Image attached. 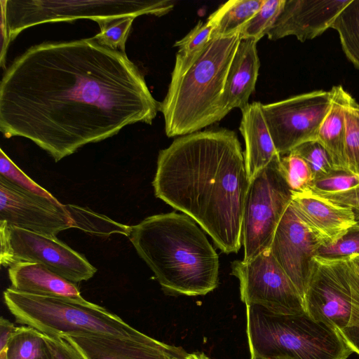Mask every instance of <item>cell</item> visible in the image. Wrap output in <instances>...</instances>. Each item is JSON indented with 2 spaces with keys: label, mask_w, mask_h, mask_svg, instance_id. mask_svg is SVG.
Here are the masks:
<instances>
[{
  "label": "cell",
  "mask_w": 359,
  "mask_h": 359,
  "mask_svg": "<svg viewBox=\"0 0 359 359\" xmlns=\"http://www.w3.org/2000/svg\"><path fill=\"white\" fill-rule=\"evenodd\" d=\"M160 103L125 52L93 38L32 46L0 84V130L30 140L55 162L138 122Z\"/></svg>",
  "instance_id": "obj_1"
},
{
  "label": "cell",
  "mask_w": 359,
  "mask_h": 359,
  "mask_svg": "<svg viewBox=\"0 0 359 359\" xmlns=\"http://www.w3.org/2000/svg\"><path fill=\"white\" fill-rule=\"evenodd\" d=\"M152 184L157 198L192 218L222 252H238L249 178L235 132L176 138L159 151Z\"/></svg>",
  "instance_id": "obj_2"
},
{
  "label": "cell",
  "mask_w": 359,
  "mask_h": 359,
  "mask_svg": "<svg viewBox=\"0 0 359 359\" xmlns=\"http://www.w3.org/2000/svg\"><path fill=\"white\" fill-rule=\"evenodd\" d=\"M128 236L165 292L198 296L217 287V253L188 215L172 212L148 217L131 226Z\"/></svg>",
  "instance_id": "obj_3"
},
{
  "label": "cell",
  "mask_w": 359,
  "mask_h": 359,
  "mask_svg": "<svg viewBox=\"0 0 359 359\" xmlns=\"http://www.w3.org/2000/svg\"><path fill=\"white\" fill-rule=\"evenodd\" d=\"M240 40V33L215 37L191 53H177L168 92L159 106L168 137L198 132L228 114L224 90Z\"/></svg>",
  "instance_id": "obj_4"
},
{
  "label": "cell",
  "mask_w": 359,
  "mask_h": 359,
  "mask_svg": "<svg viewBox=\"0 0 359 359\" xmlns=\"http://www.w3.org/2000/svg\"><path fill=\"white\" fill-rule=\"evenodd\" d=\"M246 323L250 359H346L353 352L338 330L306 313L247 305Z\"/></svg>",
  "instance_id": "obj_5"
},
{
  "label": "cell",
  "mask_w": 359,
  "mask_h": 359,
  "mask_svg": "<svg viewBox=\"0 0 359 359\" xmlns=\"http://www.w3.org/2000/svg\"><path fill=\"white\" fill-rule=\"evenodd\" d=\"M4 299L17 323L43 334L110 335L140 341L151 339L117 315L88 301L32 294L11 287L4 292Z\"/></svg>",
  "instance_id": "obj_6"
},
{
  "label": "cell",
  "mask_w": 359,
  "mask_h": 359,
  "mask_svg": "<svg viewBox=\"0 0 359 359\" xmlns=\"http://www.w3.org/2000/svg\"><path fill=\"white\" fill-rule=\"evenodd\" d=\"M10 41L25 29L48 22L102 20L142 15L163 16L174 7L171 0L15 1L1 0Z\"/></svg>",
  "instance_id": "obj_7"
},
{
  "label": "cell",
  "mask_w": 359,
  "mask_h": 359,
  "mask_svg": "<svg viewBox=\"0 0 359 359\" xmlns=\"http://www.w3.org/2000/svg\"><path fill=\"white\" fill-rule=\"evenodd\" d=\"M276 155L250 180L244 201L241 243L243 262H248L269 249L277 226L292 202L293 192Z\"/></svg>",
  "instance_id": "obj_8"
},
{
  "label": "cell",
  "mask_w": 359,
  "mask_h": 359,
  "mask_svg": "<svg viewBox=\"0 0 359 359\" xmlns=\"http://www.w3.org/2000/svg\"><path fill=\"white\" fill-rule=\"evenodd\" d=\"M0 262L5 267L20 262L40 263L74 283L91 278L97 271L85 256L57 237L0 222Z\"/></svg>",
  "instance_id": "obj_9"
},
{
  "label": "cell",
  "mask_w": 359,
  "mask_h": 359,
  "mask_svg": "<svg viewBox=\"0 0 359 359\" xmlns=\"http://www.w3.org/2000/svg\"><path fill=\"white\" fill-rule=\"evenodd\" d=\"M231 269L246 306L259 305L280 314L306 313L303 298L269 249L248 262H233Z\"/></svg>",
  "instance_id": "obj_10"
},
{
  "label": "cell",
  "mask_w": 359,
  "mask_h": 359,
  "mask_svg": "<svg viewBox=\"0 0 359 359\" xmlns=\"http://www.w3.org/2000/svg\"><path fill=\"white\" fill-rule=\"evenodd\" d=\"M331 102L330 91L320 90L262 104L265 120L280 156L302 143L318 140Z\"/></svg>",
  "instance_id": "obj_11"
},
{
  "label": "cell",
  "mask_w": 359,
  "mask_h": 359,
  "mask_svg": "<svg viewBox=\"0 0 359 359\" xmlns=\"http://www.w3.org/2000/svg\"><path fill=\"white\" fill-rule=\"evenodd\" d=\"M303 300L305 312L313 319L338 331L344 328L352 311L346 257L325 259L315 257Z\"/></svg>",
  "instance_id": "obj_12"
},
{
  "label": "cell",
  "mask_w": 359,
  "mask_h": 359,
  "mask_svg": "<svg viewBox=\"0 0 359 359\" xmlns=\"http://www.w3.org/2000/svg\"><path fill=\"white\" fill-rule=\"evenodd\" d=\"M0 222L52 237L77 228L72 205L27 192L1 176Z\"/></svg>",
  "instance_id": "obj_13"
},
{
  "label": "cell",
  "mask_w": 359,
  "mask_h": 359,
  "mask_svg": "<svg viewBox=\"0 0 359 359\" xmlns=\"http://www.w3.org/2000/svg\"><path fill=\"white\" fill-rule=\"evenodd\" d=\"M321 245L290 203L277 226L269 250L302 298Z\"/></svg>",
  "instance_id": "obj_14"
},
{
  "label": "cell",
  "mask_w": 359,
  "mask_h": 359,
  "mask_svg": "<svg viewBox=\"0 0 359 359\" xmlns=\"http://www.w3.org/2000/svg\"><path fill=\"white\" fill-rule=\"evenodd\" d=\"M352 0H285L267 34L271 40L294 36L301 42L321 35Z\"/></svg>",
  "instance_id": "obj_15"
},
{
  "label": "cell",
  "mask_w": 359,
  "mask_h": 359,
  "mask_svg": "<svg viewBox=\"0 0 359 359\" xmlns=\"http://www.w3.org/2000/svg\"><path fill=\"white\" fill-rule=\"evenodd\" d=\"M65 338L84 359H183L181 347L158 341L126 339L110 335H59Z\"/></svg>",
  "instance_id": "obj_16"
},
{
  "label": "cell",
  "mask_w": 359,
  "mask_h": 359,
  "mask_svg": "<svg viewBox=\"0 0 359 359\" xmlns=\"http://www.w3.org/2000/svg\"><path fill=\"white\" fill-rule=\"evenodd\" d=\"M291 205L322 245L336 241L356 224L351 208L335 204L310 190L293 192Z\"/></svg>",
  "instance_id": "obj_17"
},
{
  "label": "cell",
  "mask_w": 359,
  "mask_h": 359,
  "mask_svg": "<svg viewBox=\"0 0 359 359\" xmlns=\"http://www.w3.org/2000/svg\"><path fill=\"white\" fill-rule=\"evenodd\" d=\"M11 288L24 293L86 302L76 283L54 273L43 264L20 262L8 268Z\"/></svg>",
  "instance_id": "obj_18"
},
{
  "label": "cell",
  "mask_w": 359,
  "mask_h": 359,
  "mask_svg": "<svg viewBox=\"0 0 359 359\" xmlns=\"http://www.w3.org/2000/svg\"><path fill=\"white\" fill-rule=\"evenodd\" d=\"M257 43L252 39L240 40L224 90V104L228 113L234 108L242 110L250 104L260 67Z\"/></svg>",
  "instance_id": "obj_19"
},
{
  "label": "cell",
  "mask_w": 359,
  "mask_h": 359,
  "mask_svg": "<svg viewBox=\"0 0 359 359\" xmlns=\"http://www.w3.org/2000/svg\"><path fill=\"white\" fill-rule=\"evenodd\" d=\"M259 102L249 104L242 111L240 131L245 142L244 153L249 180L279 154L276 149Z\"/></svg>",
  "instance_id": "obj_20"
},
{
  "label": "cell",
  "mask_w": 359,
  "mask_h": 359,
  "mask_svg": "<svg viewBox=\"0 0 359 359\" xmlns=\"http://www.w3.org/2000/svg\"><path fill=\"white\" fill-rule=\"evenodd\" d=\"M332 95L330 109L318 133V140L330 154L337 170H348L345 156V115L351 95L341 86L330 90Z\"/></svg>",
  "instance_id": "obj_21"
},
{
  "label": "cell",
  "mask_w": 359,
  "mask_h": 359,
  "mask_svg": "<svg viewBox=\"0 0 359 359\" xmlns=\"http://www.w3.org/2000/svg\"><path fill=\"white\" fill-rule=\"evenodd\" d=\"M263 2L264 0H230L222 4L207 19L213 27L211 39L240 33Z\"/></svg>",
  "instance_id": "obj_22"
},
{
  "label": "cell",
  "mask_w": 359,
  "mask_h": 359,
  "mask_svg": "<svg viewBox=\"0 0 359 359\" xmlns=\"http://www.w3.org/2000/svg\"><path fill=\"white\" fill-rule=\"evenodd\" d=\"M332 28L338 32L346 57L359 70V0L346 6Z\"/></svg>",
  "instance_id": "obj_23"
},
{
  "label": "cell",
  "mask_w": 359,
  "mask_h": 359,
  "mask_svg": "<svg viewBox=\"0 0 359 359\" xmlns=\"http://www.w3.org/2000/svg\"><path fill=\"white\" fill-rule=\"evenodd\" d=\"M45 353L43 334L25 325L17 327L6 349V359H41Z\"/></svg>",
  "instance_id": "obj_24"
},
{
  "label": "cell",
  "mask_w": 359,
  "mask_h": 359,
  "mask_svg": "<svg viewBox=\"0 0 359 359\" xmlns=\"http://www.w3.org/2000/svg\"><path fill=\"white\" fill-rule=\"evenodd\" d=\"M285 0H264L255 15L240 32L241 39H252L257 42L267 35L279 16Z\"/></svg>",
  "instance_id": "obj_25"
},
{
  "label": "cell",
  "mask_w": 359,
  "mask_h": 359,
  "mask_svg": "<svg viewBox=\"0 0 359 359\" xmlns=\"http://www.w3.org/2000/svg\"><path fill=\"white\" fill-rule=\"evenodd\" d=\"M345 156L348 170L359 175V103L351 97L346 115Z\"/></svg>",
  "instance_id": "obj_26"
},
{
  "label": "cell",
  "mask_w": 359,
  "mask_h": 359,
  "mask_svg": "<svg viewBox=\"0 0 359 359\" xmlns=\"http://www.w3.org/2000/svg\"><path fill=\"white\" fill-rule=\"evenodd\" d=\"M291 151L299 156L307 163L313 181L337 169L330 154L318 140L302 143Z\"/></svg>",
  "instance_id": "obj_27"
},
{
  "label": "cell",
  "mask_w": 359,
  "mask_h": 359,
  "mask_svg": "<svg viewBox=\"0 0 359 359\" xmlns=\"http://www.w3.org/2000/svg\"><path fill=\"white\" fill-rule=\"evenodd\" d=\"M280 162L283 177L292 192L301 193L310 190L313 182L312 174L303 158L290 151L280 156Z\"/></svg>",
  "instance_id": "obj_28"
},
{
  "label": "cell",
  "mask_w": 359,
  "mask_h": 359,
  "mask_svg": "<svg viewBox=\"0 0 359 359\" xmlns=\"http://www.w3.org/2000/svg\"><path fill=\"white\" fill-rule=\"evenodd\" d=\"M135 18L124 17L98 22L100 32L93 38L104 46L125 52L126 42Z\"/></svg>",
  "instance_id": "obj_29"
},
{
  "label": "cell",
  "mask_w": 359,
  "mask_h": 359,
  "mask_svg": "<svg viewBox=\"0 0 359 359\" xmlns=\"http://www.w3.org/2000/svg\"><path fill=\"white\" fill-rule=\"evenodd\" d=\"M346 271L351 291L352 311L348 324L339 332L352 351L359 354V273L348 257H346Z\"/></svg>",
  "instance_id": "obj_30"
},
{
  "label": "cell",
  "mask_w": 359,
  "mask_h": 359,
  "mask_svg": "<svg viewBox=\"0 0 359 359\" xmlns=\"http://www.w3.org/2000/svg\"><path fill=\"white\" fill-rule=\"evenodd\" d=\"M0 176L27 192L50 200H57L50 192L20 170L2 149H0Z\"/></svg>",
  "instance_id": "obj_31"
},
{
  "label": "cell",
  "mask_w": 359,
  "mask_h": 359,
  "mask_svg": "<svg viewBox=\"0 0 359 359\" xmlns=\"http://www.w3.org/2000/svg\"><path fill=\"white\" fill-rule=\"evenodd\" d=\"M359 255V226L354 225L336 241L321 245L316 257L338 259Z\"/></svg>",
  "instance_id": "obj_32"
},
{
  "label": "cell",
  "mask_w": 359,
  "mask_h": 359,
  "mask_svg": "<svg viewBox=\"0 0 359 359\" xmlns=\"http://www.w3.org/2000/svg\"><path fill=\"white\" fill-rule=\"evenodd\" d=\"M359 185V175L349 170L335 169L312 182L310 191L318 195L349 190Z\"/></svg>",
  "instance_id": "obj_33"
},
{
  "label": "cell",
  "mask_w": 359,
  "mask_h": 359,
  "mask_svg": "<svg viewBox=\"0 0 359 359\" xmlns=\"http://www.w3.org/2000/svg\"><path fill=\"white\" fill-rule=\"evenodd\" d=\"M212 30L209 21H199L184 37L175 43L174 46L179 48L177 53L186 55L200 48L211 39Z\"/></svg>",
  "instance_id": "obj_34"
},
{
  "label": "cell",
  "mask_w": 359,
  "mask_h": 359,
  "mask_svg": "<svg viewBox=\"0 0 359 359\" xmlns=\"http://www.w3.org/2000/svg\"><path fill=\"white\" fill-rule=\"evenodd\" d=\"M48 359H84L76 348L62 336L43 334Z\"/></svg>",
  "instance_id": "obj_35"
},
{
  "label": "cell",
  "mask_w": 359,
  "mask_h": 359,
  "mask_svg": "<svg viewBox=\"0 0 359 359\" xmlns=\"http://www.w3.org/2000/svg\"><path fill=\"white\" fill-rule=\"evenodd\" d=\"M318 196L335 204L351 208L354 212L356 225L359 226V185L347 191Z\"/></svg>",
  "instance_id": "obj_36"
},
{
  "label": "cell",
  "mask_w": 359,
  "mask_h": 359,
  "mask_svg": "<svg viewBox=\"0 0 359 359\" xmlns=\"http://www.w3.org/2000/svg\"><path fill=\"white\" fill-rule=\"evenodd\" d=\"M17 327L8 319H0V352L6 349L9 340L14 334Z\"/></svg>",
  "instance_id": "obj_37"
},
{
  "label": "cell",
  "mask_w": 359,
  "mask_h": 359,
  "mask_svg": "<svg viewBox=\"0 0 359 359\" xmlns=\"http://www.w3.org/2000/svg\"><path fill=\"white\" fill-rule=\"evenodd\" d=\"M183 359H210L204 353H187Z\"/></svg>",
  "instance_id": "obj_38"
},
{
  "label": "cell",
  "mask_w": 359,
  "mask_h": 359,
  "mask_svg": "<svg viewBox=\"0 0 359 359\" xmlns=\"http://www.w3.org/2000/svg\"><path fill=\"white\" fill-rule=\"evenodd\" d=\"M355 269L359 273V255L348 257Z\"/></svg>",
  "instance_id": "obj_39"
},
{
  "label": "cell",
  "mask_w": 359,
  "mask_h": 359,
  "mask_svg": "<svg viewBox=\"0 0 359 359\" xmlns=\"http://www.w3.org/2000/svg\"><path fill=\"white\" fill-rule=\"evenodd\" d=\"M0 359H6V350L0 352Z\"/></svg>",
  "instance_id": "obj_40"
},
{
  "label": "cell",
  "mask_w": 359,
  "mask_h": 359,
  "mask_svg": "<svg viewBox=\"0 0 359 359\" xmlns=\"http://www.w3.org/2000/svg\"><path fill=\"white\" fill-rule=\"evenodd\" d=\"M41 359H48V356L46 355V353H45V355H43V357Z\"/></svg>",
  "instance_id": "obj_41"
}]
</instances>
